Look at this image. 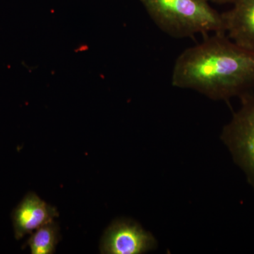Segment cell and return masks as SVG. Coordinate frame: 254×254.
Returning a JSON list of instances; mask_svg holds the SVG:
<instances>
[{"label":"cell","mask_w":254,"mask_h":254,"mask_svg":"<svg viewBox=\"0 0 254 254\" xmlns=\"http://www.w3.org/2000/svg\"><path fill=\"white\" fill-rule=\"evenodd\" d=\"M60 240L59 225L53 221L36 230L28 240V245L31 254H52L56 251Z\"/></svg>","instance_id":"cell-7"},{"label":"cell","mask_w":254,"mask_h":254,"mask_svg":"<svg viewBox=\"0 0 254 254\" xmlns=\"http://www.w3.org/2000/svg\"><path fill=\"white\" fill-rule=\"evenodd\" d=\"M58 210L42 200L35 193H28L12 214L15 237L17 240L54 221Z\"/></svg>","instance_id":"cell-5"},{"label":"cell","mask_w":254,"mask_h":254,"mask_svg":"<svg viewBox=\"0 0 254 254\" xmlns=\"http://www.w3.org/2000/svg\"><path fill=\"white\" fill-rule=\"evenodd\" d=\"M209 2L215 3L217 4H235L239 0H208Z\"/></svg>","instance_id":"cell-8"},{"label":"cell","mask_w":254,"mask_h":254,"mask_svg":"<svg viewBox=\"0 0 254 254\" xmlns=\"http://www.w3.org/2000/svg\"><path fill=\"white\" fill-rule=\"evenodd\" d=\"M222 16L228 38L254 52V0H239Z\"/></svg>","instance_id":"cell-6"},{"label":"cell","mask_w":254,"mask_h":254,"mask_svg":"<svg viewBox=\"0 0 254 254\" xmlns=\"http://www.w3.org/2000/svg\"><path fill=\"white\" fill-rule=\"evenodd\" d=\"M154 236L138 222L129 219H118L105 230L100 242V253L142 254L156 249Z\"/></svg>","instance_id":"cell-4"},{"label":"cell","mask_w":254,"mask_h":254,"mask_svg":"<svg viewBox=\"0 0 254 254\" xmlns=\"http://www.w3.org/2000/svg\"><path fill=\"white\" fill-rule=\"evenodd\" d=\"M240 98V109L223 127L220 138L254 190V93Z\"/></svg>","instance_id":"cell-3"},{"label":"cell","mask_w":254,"mask_h":254,"mask_svg":"<svg viewBox=\"0 0 254 254\" xmlns=\"http://www.w3.org/2000/svg\"><path fill=\"white\" fill-rule=\"evenodd\" d=\"M171 82L175 88L193 90L213 100L240 98L254 90V52L225 33H213L179 55Z\"/></svg>","instance_id":"cell-1"},{"label":"cell","mask_w":254,"mask_h":254,"mask_svg":"<svg viewBox=\"0 0 254 254\" xmlns=\"http://www.w3.org/2000/svg\"><path fill=\"white\" fill-rule=\"evenodd\" d=\"M157 26L175 38L225 33L222 13L208 0H139Z\"/></svg>","instance_id":"cell-2"}]
</instances>
